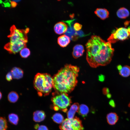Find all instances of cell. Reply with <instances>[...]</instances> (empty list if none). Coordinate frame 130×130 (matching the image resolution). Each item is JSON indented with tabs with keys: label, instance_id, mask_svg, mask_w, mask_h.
<instances>
[{
	"label": "cell",
	"instance_id": "obj_1",
	"mask_svg": "<svg viewBox=\"0 0 130 130\" xmlns=\"http://www.w3.org/2000/svg\"><path fill=\"white\" fill-rule=\"evenodd\" d=\"M85 46L86 60L91 67L106 65L111 62L114 49L109 42H106L99 36L93 35Z\"/></svg>",
	"mask_w": 130,
	"mask_h": 130
},
{
	"label": "cell",
	"instance_id": "obj_2",
	"mask_svg": "<svg viewBox=\"0 0 130 130\" xmlns=\"http://www.w3.org/2000/svg\"><path fill=\"white\" fill-rule=\"evenodd\" d=\"M79 67L66 64L52 77L55 92L68 94L72 91L78 83Z\"/></svg>",
	"mask_w": 130,
	"mask_h": 130
},
{
	"label": "cell",
	"instance_id": "obj_3",
	"mask_svg": "<svg viewBox=\"0 0 130 130\" xmlns=\"http://www.w3.org/2000/svg\"><path fill=\"white\" fill-rule=\"evenodd\" d=\"M10 30V34L7 36L9 38L10 42L5 45L4 48L10 53L15 54L26 47L28 41L27 34L29 29H20L13 25Z\"/></svg>",
	"mask_w": 130,
	"mask_h": 130
},
{
	"label": "cell",
	"instance_id": "obj_4",
	"mask_svg": "<svg viewBox=\"0 0 130 130\" xmlns=\"http://www.w3.org/2000/svg\"><path fill=\"white\" fill-rule=\"evenodd\" d=\"M33 85L39 96H47L53 88L52 77L47 73H38L34 77Z\"/></svg>",
	"mask_w": 130,
	"mask_h": 130
},
{
	"label": "cell",
	"instance_id": "obj_5",
	"mask_svg": "<svg viewBox=\"0 0 130 130\" xmlns=\"http://www.w3.org/2000/svg\"><path fill=\"white\" fill-rule=\"evenodd\" d=\"M53 94L51 101L54 106L57 107L63 112H67V107L70 106L72 103L71 98L68 94L55 92Z\"/></svg>",
	"mask_w": 130,
	"mask_h": 130
},
{
	"label": "cell",
	"instance_id": "obj_6",
	"mask_svg": "<svg viewBox=\"0 0 130 130\" xmlns=\"http://www.w3.org/2000/svg\"><path fill=\"white\" fill-rule=\"evenodd\" d=\"M130 38V26L127 28L121 27L113 31L107 39L111 43H115L119 40H124Z\"/></svg>",
	"mask_w": 130,
	"mask_h": 130
},
{
	"label": "cell",
	"instance_id": "obj_7",
	"mask_svg": "<svg viewBox=\"0 0 130 130\" xmlns=\"http://www.w3.org/2000/svg\"><path fill=\"white\" fill-rule=\"evenodd\" d=\"M61 130H83L82 121L77 117L71 119L66 118L59 126Z\"/></svg>",
	"mask_w": 130,
	"mask_h": 130
},
{
	"label": "cell",
	"instance_id": "obj_8",
	"mask_svg": "<svg viewBox=\"0 0 130 130\" xmlns=\"http://www.w3.org/2000/svg\"><path fill=\"white\" fill-rule=\"evenodd\" d=\"M67 29V25L63 22L57 23L54 26V30L55 32L58 34H61L65 33Z\"/></svg>",
	"mask_w": 130,
	"mask_h": 130
},
{
	"label": "cell",
	"instance_id": "obj_9",
	"mask_svg": "<svg viewBox=\"0 0 130 130\" xmlns=\"http://www.w3.org/2000/svg\"><path fill=\"white\" fill-rule=\"evenodd\" d=\"M84 51L83 46L80 44L76 45L74 47L72 55L73 58H77L81 56Z\"/></svg>",
	"mask_w": 130,
	"mask_h": 130
},
{
	"label": "cell",
	"instance_id": "obj_10",
	"mask_svg": "<svg viewBox=\"0 0 130 130\" xmlns=\"http://www.w3.org/2000/svg\"><path fill=\"white\" fill-rule=\"evenodd\" d=\"M46 117L45 113L42 110H36L33 113V119L36 122H39L43 121L45 119Z\"/></svg>",
	"mask_w": 130,
	"mask_h": 130
},
{
	"label": "cell",
	"instance_id": "obj_11",
	"mask_svg": "<svg viewBox=\"0 0 130 130\" xmlns=\"http://www.w3.org/2000/svg\"><path fill=\"white\" fill-rule=\"evenodd\" d=\"M95 13L102 20H104L109 16V11L105 8H97L95 11Z\"/></svg>",
	"mask_w": 130,
	"mask_h": 130
},
{
	"label": "cell",
	"instance_id": "obj_12",
	"mask_svg": "<svg viewBox=\"0 0 130 130\" xmlns=\"http://www.w3.org/2000/svg\"><path fill=\"white\" fill-rule=\"evenodd\" d=\"M79 106V104L77 103H75L72 105L67 113L68 119H71L74 118L76 112L78 110Z\"/></svg>",
	"mask_w": 130,
	"mask_h": 130
},
{
	"label": "cell",
	"instance_id": "obj_13",
	"mask_svg": "<svg viewBox=\"0 0 130 130\" xmlns=\"http://www.w3.org/2000/svg\"><path fill=\"white\" fill-rule=\"evenodd\" d=\"M13 78L14 79H19L22 78L23 76V72L20 68L14 67L11 70Z\"/></svg>",
	"mask_w": 130,
	"mask_h": 130
},
{
	"label": "cell",
	"instance_id": "obj_14",
	"mask_svg": "<svg viewBox=\"0 0 130 130\" xmlns=\"http://www.w3.org/2000/svg\"><path fill=\"white\" fill-rule=\"evenodd\" d=\"M70 41L69 37L65 34L62 35L59 37L58 39V43L61 47L66 46Z\"/></svg>",
	"mask_w": 130,
	"mask_h": 130
},
{
	"label": "cell",
	"instance_id": "obj_15",
	"mask_svg": "<svg viewBox=\"0 0 130 130\" xmlns=\"http://www.w3.org/2000/svg\"><path fill=\"white\" fill-rule=\"evenodd\" d=\"M106 118L107 122L109 124L113 125L118 121V117L115 113L110 112L107 115Z\"/></svg>",
	"mask_w": 130,
	"mask_h": 130
},
{
	"label": "cell",
	"instance_id": "obj_16",
	"mask_svg": "<svg viewBox=\"0 0 130 130\" xmlns=\"http://www.w3.org/2000/svg\"><path fill=\"white\" fill-rule=\"evenodd\" d=\"M88 107L84 104H81L79 106L77 111L78 114L83 117L85 118L89 112Z\"/></svg>",
	"mask_w": 130,
	"mask_h": 130
},
{
	"label": "cell",
	"instance_id": "obj_17",
	"mask_svg": "<svg viewBox=\"0 0 130 130\" xmlns=\"http://www.w3.org/2000/svg\"><path fill=\"white\" fill-rule=\"evenodd\" d=\"M129 12L127 9L123 7L119 8L117 11V16L121 19H125L129 15Z\"/></svg>",
	"mask_w": 130,
	"mask_h": 130
},
{
	"label": "cell",
	"instance_id": "obj_18",
	"mask_svg": "<svg viewBox=\"0 0 130 130\" xmlns=\"http://www.w3.org/2000/svg\"><path fill=\"white\" fill-rule=\"evenodd\" d=\"M119 72L122 76L127 77L130 75V67L128 65L124 66L119 70Z\"/></svg>",
	"mask_w": 130,
	"mask_h": 130
},
{
	"label": "cell",
	"instance_id": "obj_19",
	"mask_svg": "<svg viewBox=\"0 0 130 130\" xmlns=\"http://www.w3.org/2000/svg\"><path fill=\"white\" fill-rule=\"evenodd\" d=\"M7 98L8 100L10 102L15 103L18 100L19 98V96L16 92L12 91L8 94Z\"/></svg>",
	"mask_w": 130,
	"mask_h": 130
},
{
	"label": "cell",
	"instance_id": "obj_20",
	"mask_svg": "<svg viewBox=\"0 0 130 130\" xmlns=\"http://www.w3.org/2000/svg\"><path fill=\"white\" fill-rule=\"evenodd\" d=\"M8 119L10 123L14 125H17L18 122L19 118L18 116L14 113L9 114L8 117Z\"/></svg>",
	"mask_w": 130,
	"mask_h": 130
},
{
	"label": "cell",
	"instance_id": "obj_21",
	"mask_svg": "<svg viewBox=\"0 0 130 130\" xmlns=\"http://www.w3.org/2000/svg\"><path fill=\"white\" fill-rule=\"evenodd\" d=\"M52 118L54 122L57 124H61L64 120L63 116L59 113L54 114L52 116Z\"/></svg>",
	"mask_w": 130,
	"mask_h": 130
},
{
	"label": "cell",
	"instance_id": "obj_22",
	"mask_svg": "<svg viewBox=\"0 0 130 130\" xmlns=\"http://www.w3.org/2000/svg\"><path fill=\"white\" fill-rule=\"evenodd\" d=\"M7 128V123L6 118L0 117V130H6Z\"/></svg>",
	"mask_w": 130,
	"mask_h": 130
},
{
	"label": "cell",
	"instance_id": "obj_23",
	"mask_svg": "<svg viewBox=\"0 0 130 130\" xmlns=\"http://www.w3.org/2000/svg\"><path fill=\"white\" fill-rule=\"evenodd\" d=\"M20 54L22 58H26L30 55V52L28 48L25 47L20 51Z\"/></svg>",
	"mask_w": 130,
	"mask_h": 130
},
{
	"label": "cell",
	"instance_id": "obj_24",
	"mask_svg": "<svg viewBox=\"0 0 130 130\" xmlns=\"http://www.w3.org/2000/svg\"><path fill=\"white\" fill-rule=\"evenodd\" d=\"M82 27V25L79 23H75L73 26V28L75 31H79Z\"/></svg>",
	"mask_w": 130,
	"mask_h": 130
},
{
	"label": "cell",
	"instance_id": "obj_25",
	"mask_svg": "<svg viewBox=\"0 0 130 130\" xmlns=\"http://www.w3.org/2000/svg\"><path fill=\"white\" fill-rule=\"evenodd\" d=\"M13 78L12 75L10 72H8L6 76V79L7 81H11L12 79Z\"/></svg>",
	"mask_w": 130,
	"mask_h": 130
},
{
	"label": "cell",
	"instance_id": "obj_26",
	"mask_svg": "<svg viewBox=\"0 0 130 130\" xmlns=\"http://www.w3.org/2000/svg\"><path fill=\"white\" fill-rule=\"evenodd\" d=\"M37 130H48L47 127L44 125H39L37 129Z\"/></svg>",
	"mask_w": 130,
	"mask_h": 130
},
{
	"label": "cell",
	"instance_id": "obj_27",
	"mask_svg": "<svg viewBox=\"0 0 130 130\" xmlns=\"http://www.w3.org/2000/svg\"><path fill=\"white\" fill-rule=\"evenodd\" d=\"M109 104L111 106L113 107H115V102L113 100H111L109 102Z\"/></svg>",
	"mask_w": 130,
	"mask_h": 130
},
{
	"label": "cell",
	"instance_id": "obj_28",
	"mask_svg": "<svg viewBox=\"0 0 130 130\" xmlns=\"http://www.w3.org/2000/svg\"><path fill=\"white\" fill-rule=\"evenodd\" d=\"M109 92V90L107 88L104 89L103 90V93L105 94H107Z\"/></svg>",
	"mask_w": 130,
	"mask_h": 130
},
{
	"label": "cell",
	"instance_id": "obj_29",
	"mask_svg": "<svg viewBox=\"0 0 130 130\" xmlns=\"http://www.w3.org/2000/svg\"><path fill=\"white\" fill-rule=\"evenodd\" d=\"M16 2L14 0L12 1L11 2V6L13 7H14L17 5Z\"/></svg>",
	"mask_w": 130,
	"mask_h": 130
},
{
	"label": "cell",
	"instance_id": "obj_30",
	"mask_svg": "<svg viewBox=\"0 0 130 130\" xmlns=\"http://www.w3.org/2000/svg\"><path fill=\"white\" fill-rule=\"evenodd\" d=\"M104 77L103 75H100L99 76V80L101 81H103L104 80Z\"/></svg>",
	"mask_w": 130,
	"mask_h": 130
},
{
	"label": "cell",
	"instance_id": "obj_31",
	"mask_svg": "<svg viewBox=\"0 0 130 130\" xmlns=\"http://www.w3.org/2000/svg\"><path fill=\"white\" fill-rule=\"evenodd\" d=\"M122 66L120 65H119L117 66V68L119 70H120L122 68Z\"/></svg>",
	"mask_w": 130,
	"mask_h": 130
},
{
	"label": "cell",
	"instance_id": "obj_32",
	"mask_svg": "<svg viewBox=\"0 0 130 130\" xmlns=\"http://www.w3.org/2000/svg\"><path fill=\"white\" fill-rule=\"evenodd\" d=\"M107 95V96L108 98H110L111 97V95L110 94H108Z\"/></svg>",
	"mask_w": 130,
	"mask_h": 130
},
{
	"label": "cell",
	"instance_id": "obj_33",
	"mask_svg": "<svg viewBox=\"0 0 130 130\" xmlns=\"http://www.w3.org/2000/svg\"><path fill=\"white\" fill-rule=\"evenodd\" d=\"M2 97V94L1 92L0 91V100L1 99Z\"/></svg>",
	"mask_w": 130,
	"mask_h": 130
},
{
	"label": "cell",
	"instance_id": "obj_34",
	"mask_svg": "<svg viewBox=\"0 0 130 130\" xmlns=\"http://www.w3.org/2000/svg\"><path fill=\"white\" fill-rule=\"evenodd\" d=\"M128 106L130 108V103L129 104Z\"/></svg>",
	"mask_w": 130,
	"mask_h": 130
}]
</instances>
